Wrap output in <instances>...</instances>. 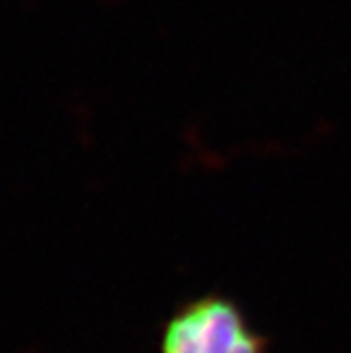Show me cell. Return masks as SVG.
Wrapping results in <instances>:
<instances>
[{
	"label": "cell",
	"instance_id": "6da1fadb",
	"mask_svg": "<svg viewBox=\"0 0 351 353\" xmlns=\"http://www.w3.org/2000/svg\"><path fill=\"white\" fill-rule=\"evenodd\" d=\"M160 353H265V340L230 299L201 296L169 317Z\"/></svg>",
	"mask_w": 351,
	"mask_h": 353
}]
</instances>
